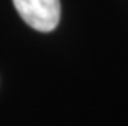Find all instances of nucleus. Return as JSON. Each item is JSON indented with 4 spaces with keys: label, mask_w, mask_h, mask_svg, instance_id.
<instances>
[{
    "label": "nucleus",
    "mask_w": 128,
    "mask_h": 126,
    "mask_svg": "<svg viewBox=\"0 0 128 126\" xmlns=\"http://www.w3.org/2000/svg\"><path fill=\"white\" fill-rule=\"evenodd\" d=\"M18 15L36 31H53L61 18L59 0H13Z\"/></svg>",
    "instance_id": "obj_1"
}]
</instances>
